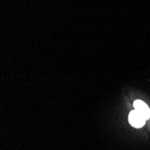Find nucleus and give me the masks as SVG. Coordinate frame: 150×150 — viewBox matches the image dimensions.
<instances>
[{"instance_id":"1","label":"nucleus","mask_w":150,"mask_h":150,"mask_svg":"<svg viewBox=\"0 0 150 150\" xmlns=\"http://www.w3.org/2000/svg\"><path fill=\"white\" fill-rule=\"evenodd\" d=\"M129 123L135 127V128H141L142 126H144L146 119L136 110L130 112L129 116Z\"/></svg>"},{"instance_id":"2","label":"nucleus","mask_w":150,"mask_h":150,"mask_svg":"<svg viewBox=\"0 0 150 150\" xmlns=\"http://www.w3.org/2000/svg\"><path fill=\"white\" fill-rule=\"evenodd\" d=\"M133 105H134L135 110L138 112H139L146 120L150 118V110L148 106L143 101H140V100L135 101Z\"/></svg>"}]
</instances>
